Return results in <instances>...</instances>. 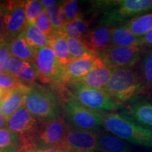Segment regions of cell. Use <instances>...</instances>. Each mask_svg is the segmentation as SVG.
<instances>
[{
  "label": "cell",
  "mask_w": 152,
  "mask_h": 152,
  "mask_svg": "<svg viewBox=\"0 0 152 152\" xmlns=\"http://www.w3.org/2000/svg\"><path fill=\"white\" fill-rule=\"evenodd\" d=\"M141 76L131 68H114L104 90L113 99L122 105L137 99L145 90Z\"/></svg>",
  "instance_id": "cell-1"
},
{
  "label": "cell",
  "mask_w": 152,
  "mask_h": 152,
  "mask_svg": "<svg viewBox=\"0 0 152 152\" xmlns=\"http://www.w3.org/2000/svg\"><path fill=\"white\" fill-rule=\"evenodd\" d=\"M104 128L125 142L152 148V131L133 123L121 113H103Z\"/></svg>",
  "instance_id": "cell-2"
},
{
  "label": "cell",
  "mask_w": 152,
  "mask_h": 152,
  "mask_svg": "<svg viewBox=\"0 0 152 152\" xmlns=\"http://www.w3.org/2000/svg\"><path fill=\"white\" fill-rule=\"evenodd\" d=\"M24 106L38 121H46L61 115L63 107L50 88L34 84L28 91Z\"/></svg>",
  "instance_id": "cell-3"
},
{
  "label": "cell",
  "mask_w": 152,
  "mask_h": 152,
  "mask_svg": "<svg viewBox=\"0 0 152 152\" xmlns=\"http://www.w3.org/2000/svg\"><path fill=\"white\" fill-rule=\"evenodd\" d=\"M151 11L152 0L111 1L101 18L100 25L115 27Z\"/></svg>",
  "instance_id": "cell-4"
},
{
  "label": "cell",
  "mask_w": 152,
  "mask_h": 152,
  "mask_svg": "<svg viewBox=\"0 0 152 152\" xmlns=\"http://www.w3.org/2000/svg\"><path fill=\"white\" fill-rule=\"evenodd\" d=\"M62 107L66 121L72 128L96 132L104 128L103 113L85 107L71 96L64 101Z\"/></svg>",
  "instance_id": "cell-5"
},
{
  "label": "cell",
  "mask_w": 152,
  "mask_h": 152,
  "mask_svg": "<svg viewBox=\"0 0 152 152\" xmlns=\"http://www.w3.org/2000/svg\"><path fill=\"white\" fill-rule=\"evenodd\" d=\"M68 85L71 88L70 96L93 111L104 113L123 108V105L115 102L104 90H96L77 84Z\"/></svg>",
  "instance_id": "cell-6"
},
{
  "label": "cell",
  "mask_w": 152,
  "mask_h": 152,
  "mask_svg": "<svg viewBox=\"0 0 152 152\" xmlns=\"http://www.w3.org/2000/svg\"><path fill=\"white\" fill-rule=\"evenodd\" d=\"M71 125L62 115L39 121L33 140L39 147H56L61 149Z\"/></svg>",
  "instance_id": "cell-7"
},
{
  "label": "cell",
  "mask_w": 152,
  "mask_h": 152,
  "mask_svg": "<svg viewBox=\"0 0 152 152\" xmlns=\"http://www.w3.org/2000/svg\"><path fill=\"white\" fill-rule=\"evenodd\" d=\"M144 52V47H119L111 45L99 53L97 56L104 65L114 68H131L139 62Z\"/></svg>",
  "instance_id": "cell-8"
},
{
  "label": "cell",
  "mask_w": 152,
  "mask_h": 152,
  "mask_svg": "<svg viewBox=\"0 0 152 152\" xmlns=\"http://www.w3.org/2000/svg\"><path fill=\"white\" fill-rule=\"evenodd\" d=\"M34 64L37 68L39 80L41 82L64 86V68L57 61L50 47L37 49Z\"/></svg>",
  "instance_id": "cell-9"
},
{
  "label": "cell",
  "mask_w": 152,
  "mask_h": 152,
  "mask_svg": "<svg viewBox=\"0 0 152 152\" xmlns=\"http://www.w3.org/2000/svg\"><path fill=\"white\" fill-rule=\"evenodd\" d=\"M26 1L4 2V19L6 41L9 42L21 35L27 26L26 17Z\"/></svg>",
  "instance_id": "cell-10"
},
{
  "label": "cell",
  "mask_w": 152,
  "mask_h": 152,
  "mask_svg": "<svg viewBox=\"0 0 152 152\" xmlns=\"http://www.w3.org/2000/svg\"><path fill=\"white\" fill-rule=\"evenodd\" d=\"M98 148V132L82 130L71 126L61 149L65 152H95Z\"/></svg>",
  "instance_id": "cell-11"
},
{
  "label": "cell",
  "mask_w": 152,
  "mask_h": 152,
  "mask_svg": "<svg viewBox=\"0 0 152 152\" xmlns=\"http://www.w3.org/2000/svg\"><path fill=\"white\" fill-rule=\"evenodd\" d=\"M38 124V120L23 105L8 119L7 128L18 134L20 139H32Z\"/></svg>",
  "instance_id": "cell-12"
},
{
  "label": "cell",
  "mask_w": 152,
  "mask_h": 152,
  "mask_svg": "<svg viewBox=\"0 0 152 152\" xmlns=\"http://www.w3.org/2000/svg\"><path fill=\"white\" fill-rule=\"evenodd\" d=\"M103 66L104 64L98 56L72 61L64 68V85L83 78L95 68Z\"/></svg>",
  "instance_id": "cell-13"
},
{
  "label": "cell",
  "mask_w": 152,
  "mask_h": 152,
  "mask_svg": "<svg viewBox=\"0 0 152 152\" xmlns=\"http://www.w3.org/2000/svg\"><path fill=\"white\" fill-rule=\"evenodd\" d=\"M121 114L133 123L152 131V102L136 99L123 108Z\"/></svg>",
  "instance_id": "cell-14"
},
{
  "label": "cell",
  "mask_w": 152,
  "mask_h": 152,
  "mask_svg": "<svg viewBox=\"0 0 152 152\" xmlns=\"http://www.w3.org/2000/svg\"><path fill=\"white\" fill-rule=\"evenodd\" d=\"M112 28L99 25L87 32L82 42L89 50L97 56L99 53L111 45Z\"/></svg>",
  "instance_id": "cell-15"
},
{
  "label": "cell",
  "mask_w": 152,
  "mask_h": 152,
  "mask_svg": "<svg viewBox=\"0 0 152 152\" xmlns=\"http://www.w3.org/2000/svg\"><path fill=\"white\" fill-rule=\"evenodd\" d=\"M9 73L30 87L39 79L37 68L33 62L18 58H11L9 64Z\"/></svg>",
  "instance_id": "cell-16"
},
{
  "label": "cell",
  "mask_w": 152,
  "mask_h": 152,
  "mask_svg": "<svg viewBox=\"0 0 152 152\" xmlns=\"http://www.w3.org/2000/svg\"><path fill=\"white\" fill-rule=\"evenodd\" d=\"M113 69L106 66L95 68L83 78L68 84H77L96 90H104L111 78Z\"/></svg>",
  "instance_id": "cell-17"
},
{
  "label": "cell",
  "mask_w": 152,
  "mask_h": 152,
  "mask_svg": "<svg viewBox=\"0 0 152 152\" xmlns=\"http://www.w3.org/2000/svg\"><path fill=\"white\" fill-rule=\"evenodd\" d=\"M30 90H7L4 96L0 102V113L8 120L17 110L24 105Z\"/></svg>",
  "instance_id": "cell-18"
},
{
  "label": "cell",
  "mask_w": 152,
  "mask_h": 152,
  "mask_svg": "<svg viewBox=\"0 0 152 152\" xmlns=\"http://www.w3.org/2000/svg\"><path fill=\"white\" fill-rule=\"evenodd\" d=\"M9 45L13 58L34 63L37 49L30 45L23 33L9 42Z\"/></svg>",
  "instance_id": "cell-19"
},
{
  "label": "cell",
  "mask_w": 152,
  "mask_h": 152,
  "mask_svg": "<svg viewBox=\"0 0 152 152\" xmlns=\"http://www.w3.org/2000/svg\"><path fill=\"white\" fill-rule=\"evenodd\" d=\"M100 152H134L125 141L111 133L98 132V148Z\"/></svg>",
  "instance_id": "cell-20"
},
{
  "label": "cell",
  "mask_w": 152,
  "mask_h": 152,
  "mask_svg": "<svg viewBox=\"0 0 152 152\" xmlns=\"http://www.w3.org/2000/svg\"><path fill=\"white\" fill-rule=\"evenodd\" d=\"M111 45L119 47H144L140 38L131 33L123 25L112 28Z\"/></svg>",
  "instance_id": "cell-21"
},
{
  "label": "cell",
  "mask_w": 152,
  "mask_h": 152,
  "mask_svg": "<svg viewBox=\"0 0 152 152\" xmlns=\"http://www.w3.org/2000/svg\"><path fill=\"white\" fill-rule=\"evenodd\" d=\"M90 21L80 16L72 21L66 23L61 29L56 33H60L66 37L83 39L90 30Z\"/></svg>",
  "instance_id": "cell-22"
},
{
  "label": "cell",
  "mask_w": 152,
  "mask_h": 152,
  "mask_svg": "<svg viewBox=\"0 0 152 152\" xmlns=\"http://www.w3.org/2000/svg\"><path fill=\"white\" fill-rule=\"evenodd\" d=\"M50 47L57 61L63 68L71 61L66 37L58 33H53L50 36Z\"/></svg>",
  "instance_id": "cell-23"
},
{
  "label": "cell",
  "mask_w": 152,
  "mask_h": 152,
  "mask_svg": "<svg viewBox=\"0 0 152 152\" xmlns=\"http://www.w3.org/2000/svg\"><path fill=\"white\" fill-rule=\"evenodd\" d=\"M23 34L30 45L36 49L50 47V37L42 32L35 23H27Z\"/></svg>",
  "instance_id": "cell-24"
},
{
  "label": "cell",
  "mask_w": 152,
  "mask_h": 152,
  "mask_svg": "<svg viewBox=\"0 0 152 152\" xmlns=\"http://www.w3.org/2000/svg\"><path fill=\"white\" fill-rule=\"evenodd\" d=\"M123 25L134 35L142 37L152 30V12L136 17Z\"/></svg>",
  "instance_id": "cell-25"
},
{
  "label": "cell",
  "mask_w": 152,
  "mask_h": 152,
  "mask_svg": "<svg viewBox=\"0 0 152 152\" xmlns=\"http://www.w3.org/2000/svg\"><path fill=\"white\" fill-rule=\"evenodd\" d=\"M66 39H67L69 54L72 61L96 56L87 48L81 39L73 37H66Z\"/></svg>",
  "instance_id": "cell-26"
},
{
  "label": "cell",
  "mask_w": 152,
  "mask_h": 152,
  "mask_svg": "<svg viewBox=\"0 0 152 152\" xmlns=\"http://www.w3.org/2000/svg\"><path fill=\"white\" fill-rule=\"evenodd\" d=\"M20 136L8 128L0 129V150L18 149Z\"/></svg>",
  "instance_id": "cell-27"
},
{
  "label": "cell",
  "mask_w": 152,
  "mask_h": 152,
  "mask_svg": "<svg viewBox=\"0 0 152 152\" xmlns=\"http://www.w3.org/2000/svg\"><path fill=\"white\" fill-rule=\"evenodd\" d=\"M140 71L145 87H152V48L148 49L142 55Z\"/></svg>",
  "instance_id": "cell-28"
},
{
  "label": "cell",
  "mask_w": 152,
  "mask_h": 152,
  "mask_svg": "<svg viewBox=\"0 0 152 152\" xmlns=\"http://www.w3.org/2000/svg\"><path fill=\"white\" fill-rule=\"evenodd\" d=\"M46 11L52 24L53 33L58 32L66 23L63 13L62 2H58L54 7L46 9Z\"/></svg>",
  "instance_id": "cell-29"
},
{
  "label": "cell",
  "mask_w": 152,
  "mask_h": 152,
  "mask_svg": "<svg viewBox=\"0 0 152 152\" xmlns=\"http://www.w3.org/2000/svg\"><path fill=\"white\" fill-rule=\"evenodd\" d=\"M0 87L5 90H30L27 86L17 77L9 73H0Z\"/></svg>",
  "instance_id": "cell-30"
},
{
  "label": "cell",
  "mask_w": 152,
  "mask_h": 152,
  "mask_svg": "<svg viewBox=\"0 0 152 152\" xmlns=\"http://www.w3.org/2000/svg\"><path fill=\"white\" fill-rule=\"evenodd\" d=\"M45 8L43 7L40 1L31 0L26 2V17L27 23H35L37 19L45 11Z\"/></svg>",
  "instance_id": "cell-31"
},
{
  "label": "cell",
  "mask_w": 152,
  "mask_h": 152,
  "mask_svg": "<svg viewBox=\"0 0 152 152\" xmlns=\"http://www.w3.org/2000/svg\"><path fill=\"white\" fill-rule=\"evenodd\" d=\"M62 9L65 23L72 21L80 16L79 14L78 1L75 0L62 1Z\"/></svg>",
  "instance_id": "cell-32"
},
{
  "label": "cell",
  "mask_w": 152,
  "mask_h": 152,
  "mask_svg": "<svg viewBox=\"0 0 152 152\" xmlns=\"http://www.w3.org/2000/svg\"><path fill=\"white\" fill-rule=\"evenodd\" d=\"M12 58L8 42L0 43V73H9V64Z\"/></svg>",
  "instance_id": "cell-33"
},
{
  "label": "cell",
  "mask_w": 152,
  "mask_h": 152,
  "mask_svg": "<svg viewBox=\"0 0 152 152\" xmlns=\"http://www.w3.org/2000/svg\"><path fill=\"white\" fill-rule=\"evenodd\" d=\"M35 24L42 32H43L45 35L49 36V37H50L53 34L52 26L46 9L37 19V20L35 21Z\"/></svg>",
  "instance_id": "cell-34"
},
{
  "label": "cell",
  "mask_w": 152,
  "mask_h": 152,
  "mask_svg": "<svg viewBox=\"0 0 152 152\" xmlns=\"http://www.w3.org/2000/svg\"><path fill=\"white\" fill-rule=\"evenodd\" d=\"M17 152H65L56 147H39L35 145H21Z\"/></svg>",
  "instance_id": "cell-35"
},
{
  "label": "cell",
  "mask_w": 152,
  "mask_h": 152,
  "mask_svg": "<svg viewBox=\"0 0 152 152\" xmlns=\"http://www.w3.org/2000/svg\"><path fill=\"white\" fill-rule=\"evenodd\" d=\"M6 41V34L4 19V2H0V43Z\"/></svg>",
  "instance_id": "cell-36"
},
{
  "label": "cell",
  "mask_w": 152,
  "mask_h": 152,
  "mask_svg": "<svg viewBox=\"0 0 152 152\" xmlns=\"http://www.w3.org/2000/svg\"><path fill=\"white\" fill-rule=\"evenodd\" d=\"M140 42L142 46L150 47L152 46V30L146 33L142 37H140Z\"/></svg>",
  "instance_id": "cell-37"
},
{
  "label": "cell",
  "mask_w": 152,
  "mask_h": 152,
  "mask_svg": "<svg viewBox=\"0 0 152 152\" xmlns=\"http://www.w3.org/2000/svg\"><path fill=\"white\" fill-rule=\"evenodd\" d=\"M41 3L42 4L43 7H45V9L50 8V7H54V5H56V4H58L59 1H54V0H42Z\"/></svg>",
  "instance_id": "cell-38"
},
{
  "label": "cell",
  "mask_w": 152,
  "mask_h": 152,
  "mask_svg": "<svg viewBox=\"0 0 152 152\" xmlns=\"http://www.w3.org/2000/svg\"><path fill=\"white\" fill-rule=\"evenodd\" d=\"M7 124H8V120L0 113V129L7 128Z\"/></svg>",
  "instance_id": "cell-39"
},
{
  "label": "cell",
  "mask_w": 152,
  "mask_h": 152,
  "mask_svg": "<svg viewBox=\"0 0 152 152\" xmlns=\"http://www.w3.org/2000/svg\"><path fill=\"white\" fill-rule=\"evenodd\" d=\"M6 92H7V90H4V89L0 87V102L2 100V99L4 98V95L6 94Z\"/></svg>",
  "instance_id": "cell-40"
},
{
  "label": "cell",
  "mask_w": 152,
  "mask_h": 152,
  "mask_svg": "<svg viewBox=\"0 0 152 152\" xmlns=\"http://www.w3.org/2000/svg\"><path fill=\"white\" fill-rule=\"evenodd\" d=\"M18 149H8V150H0V152H17Z\"/></svg>",
  "instance_id": "cell-41"
}]
</instances>
